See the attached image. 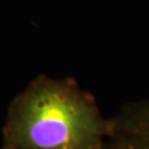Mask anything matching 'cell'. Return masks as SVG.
<instances>
[{
  "mask_svg": "<svg viewBox=\"0 0 149 149\" xmlns=\"http://www.w3.org/2000/svg\"><path fill=\"white\" fill-rule=\"evenodd\" d=\"M108 126L73 81L40 75L10 104L2 149H98Z\"/></svg>",
  "mask_w": 149,
  "mask_h": 149,
  "instance_id": "1",
  "label": "cell"
},
{
  "mask_svg": "<svg viewBox=\"0 0 149 149\" xmlns=\"http://www.w3.org/2000/svg\"><path fill=\"white\" fill-rule=\"evenodd\" d=\"M98 149H149V102L109 123Z\"/></svg>",
  "mask_w": 149,
  "mask_h": 149,
  "instance_id": "2",
  "label": "cell"
}]
</instances>
